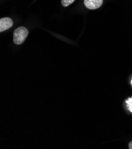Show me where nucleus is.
<instances>
[{
	"instance_id": "20e7f679",
	"label": "nucleus",
	"mask_w": 132,
	"mask_h": 149,
	"mask_svg": "<svg viewBox=\"0 0 132 149\" xmlns=\"http://www.w3.org/2000/svg\"><path fill=\"white\" fill-rule=\"evenodd\" d=\"M75 0H62L61 4L64 7H68L72 4Z\"/></svg>"
},
{
	"instance_id": "0eeeda50",
	"label": "nucleus",
	"mask_w": 132,
	"mask_h": 149,
	"mask_svg": "<svg viewBox=\"0 0 132 149\" xmlns=\"http://www.w3.org/2000/svg\"><path fill=\"white\" fill-rule=\"evenodd\" d=\"M131 85H132V79H131Z\"/></svg>"
},
{
	"instance_id": "423d86ee",
	"label": "nucleus",
	"mask_w": 132,
	"mask_h": 149,
	"mask_svg": "<svg viewBox=\"0 0 132 149\" xmlns=\"http://www.w3.org/2000/svg\"><path fill=\"white\" fill-rule=\"evenodd\" d=\"M129 147L130 149H132V141L130 142L129 144Z\"/></svg>"
},
{
	"instance_id": "f257e3e1",
	"label": "nucleus",
	"mask_w": 132,
	"mask_h": 149,
	"mask_svg": "<svg viewBox=\"0 0 132 149\" xmlns=\"http://www.w3.org/2000/svg\"><path fill=\"white\" fill-rule=\"evenodd\" d=\"M28 35V30L23 26L17 28L13 33V41L17 45L22 44Z\"/></svg>"
},
{
	"instance_id": "f03ea898",
	"label": "nucleus",
	"mask_w": 132,
	"mask_h": 149,
	"mask_svg": "<svg viewBox=\"0 0 132 149\" xmlns=\"http://www.w3.org/2000/svg\"><path fill=\"white\" fill-rule=\"evenodd\" d=\"M85 6L90 10H95L100 8L102 3L103 0H84Z\"/></svg>"
},
{
	"instance_id": "7ed1b4c3",
	"label": "nucleus",
	"mask_w": 132,
	"mask_h": 149,
	"mask_svg": "<svg viewBox=\"0 0 132 149\" xmlns=\"http://www.w3.org/2000/svg\"><path fill=\"white\" fill-rule=\"evenodd\" d=\"M13 25L12 20L9 17H4L0 19V32H4L11 28Z\"/></svg>"
},
{
	"instance_id": "39448f33",
	"label": "nucleus",
	"mask_w": 132,
	"mask_h": 149,
	"mask_svg": "<svg viewBox=\"0 0 132 149\" xmlns=\"http://www.w3.org/2000/svg\"><path fill=\"white\" fill-rule=\"evenodd\" d=\"M126 102L127 103L129 111L132 112V97L129 99L127 100L126 101Z\"/></svg>"
}]
</instances>
